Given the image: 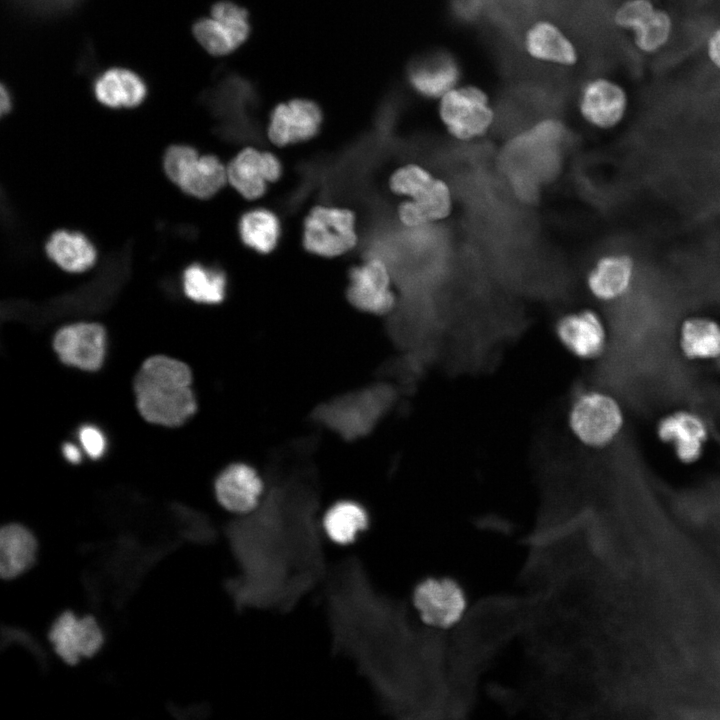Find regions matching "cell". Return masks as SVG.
I'll return each instance as SVG.
<instances>
[{
  "mask_svg": "<svg viewBox=\"0 0 720 720\" xmlns=\"http://www.w3.org/2000/svg\"><path fill=\"white\" fill-rule=\"evenodd\" d=\"M543 599L540 589L526 595L495 594L466 610L448 645V718L471 712L481 675L509 642L525 633Z\"/></svg>",
  "mask_w": 720,
  "mask_h": 720,
  "instance_id": "1",
  "label": "cell"
},
{
  "mask_svg": "<svg viewBox=\"0 0 720 720\" xmlns=\"http://www.w3.org/2000/svg\"><path fill=\"white\" fill-rule=\"evenodd\" d=\"M192 372L184 362L155 355L146 359L134 380L136 404L148 422L177 427L197 410Z\"/></svg>",
  "mask_w": 720,
  "mask_h": 720,
  "instance_id": "2",
  "label": "cell"
},
{
  "mask_svg": "<svg viewBox=\"0 0 720 720\" xmlns=\"http://www.w3.org/2000/svg\"><path fill=\"white\" fill-rule=\"evenodd\" d=\"M437 115L448 136L464 143L487 135L495 122L488 94L474 85H458L443 95L438 100Z\"/></svg>",
  "mask_w": 720,
  "mask_h": 720,
  "instance_id": "3",
  "label": "cell"
},
{
  "mask_svg": "<svg viewBox=\"0 0 720 720\" xmlns=\"http://www.w3.org/2000/svg\"><path fill=\"white\" fill-rule=\"evenodd\" d=\"M163 166L173 183L196 198H210L228 183L227 167L216 156L200 155L188 145L170 146Z\"/></svg>",
  "mask_w": 720,
  "mask_h": 720,
  "instance_id": "4",
  "label": "cell"
},
{
  "mask_svg": "<svg viewBox=\"0 0 720 720\" xmlns=\"http://www.w3.org/2000/svg\"><path fill=\"white\" fill-rule=\"evenodd\" d=\"M570 424L584 444L603 448L621 434L625 426V412L612 395L602 391H588L575 400Z\"/></svg>",
  "mask_w": 720,
  "mask_h": 720,
  "instance_id": "5",
  "label": "cell"
},
{
  "mask_svg": "<svg viewBox=\"0 0 720 720\" xmlns=\"http://www.w3.org/2000/svg\"><path fill=\"white\" fill-rule=\"evenodd\" d=\"M302 242L315 255L337 257L358 242L355 213L348 208L318 205L304 219Z\"/></svg>",
  "mask_w": 720,
  "mask_h": 720,
  "instance_id": "6",
  "label": "cell"
},
{
  "mask_svg": "<svg viewBox=\"0 0 720 720\" xmlns=\"http://www.w3.org/2000/svg\"><path fill=\"white\" fill-rule=\"evenodd\" d=\"M413 603L423 622L436 629L457 625L467 610L462 584L453 577H426L413 590Z\"/></svg>",
  "mask_w": 720,
  "mask_h": 720,
  "instance_id": "7",
  "label": "cell"
},
{
  "mask_svg": "<svg viewBox=\"0 0 720 720\" xmlns=\"http://www.w3.org/2000/svg\"><path fill=\"white\" fill-rule=\"evenodd\" d=\"M655 435L660 443L671 448L680 464L691 466L703 458L710 439V429L701 414L679 408L657 420Z\"/></svg>",
  "mask_w": 720,
  "mask_h": 720,
  "instance_id": "8",
  "label": "cell"
},
{
  "mask_svg": "<svg viewBox=\"0 0 720 720\" xmlns=\"http://www.w3.org/2000/svg\"><path fill=\"white\" fill-rule=\"evenodd\" d=\"M629 107L626 90L616 81L597 77L584 83L577 99L580 118L589 127L609 131L625 119Z\"/></svg>",
  "mask_w": 720,
  "mask_h": 720,
  "instance_id": "9",
  "label": "cell"
},
{
  "mask_svg": "<svg viewBox=\"0 0 720 720\" xmlns=\"http://www.w3.org/2000/svg\"><path fill=\"white\" fill-rule=\"evenodd\" d=\"M346 296L360 311L375 315L391 312L396 304V295L385 262L371 258L354 266L349 272Z\"/></svg>",
  "mask_w": 720,
  "mask_h": 720,
  "instance_id": "10",
  "label": "cell"
},
{
  "mask_svg": "<svg viewBox=\"0 0 720 720\" xmlns=\"http://www.w3.org/2000/svg\"><path fill=\"white\" fill-rule=\"evenodd\" d=\"M462 68L456 56L446 50H433L415 57L407 66L410 88L420 97L439 100L459 85Z\"/></svg>",
  "mask_w": 720,
  "mask_h": 720,
  "instance_id": "11",
  "label": "cell"
},
{
  "mask_svg": "<svg viewBox=\"0 0 720 720\" xmlns=\"http://www.w3.org/2000/svg\"><path fill=\"white\" fill-rule=\"evenodd\" d=\"M53 347L64 364L86 371H96L105 358V329L98 323L79 322L66 325L56 332Z\"/></svg>",
  "mask_w": 720,
  "mask_h": 720,
  "instance_id": "12",
  "label": "cell"
},
{
  "mask_svg": "<svg viewBox=\"0 0 720 720\" xmlns=\"http://www.w3.org/2000/svg\"><path fill=\"white\" fill-rule=\"evenodd\" d=\"M282 174L280 160L271 152L245 147L227 166L228 183L245 199L261 198Z\"/></svg>",
  "mask_w": 720,
  "mask_h": 720,
  "instance_id": "13",
  "label": "cell"
},
{
  "mask_svg": "<svg viewBox=\"0 0 720 720\" xmlns=\"http://www.w3.org/2000/svg\"><path fill=\"white\" fill-rule=\"evenodd\" d=\"M636 277V262L626 252H608L600 255L585 274L588 293L602 303H613L624 298L632 289Z\"/></svg>",
  "mask_w": 720,
  "mask_h": 720,
  "instance_id": "14",
  "label": "cell"
},
{
  "mask_svg": "<svg viewBox=\"0 0 720 720\" xmlns=\"http://www.w3.org/2000/svg\"><path fill=\"white\" fill-rule=\"evenodd\" d=\"M322 119L320 107L311 100L293 99L280 103L271 112L268 139L277 147L307 141L319 132Z\"/></svg>",
  "mask_w": 720,
  "mask_h": 720,
  "instance_id": "15",
  "label": "cell"
},
{
  "mask_svg": "<svg viewBox=\"0 0 720 720\" xmlns=\"http://www.w3.org/2000/svg\"><path fill=\"white\" fill-rule=\"evenodd\" d=\"M49 639L58 656L68 664H76L81 657L93 656L102 646L104 637L91 616L77 617L64 612L51 626Z\"/></svg>",
  "mask_w": 720,
  "mask_h": 720,
  "instance_id": "16",
  "label": "cell"
},
{
  "mask_svg": "<svg viewBox=\"0 0 720 720\" xmlns=\"http://www.w3.org/2000/svg\"><path fill=\"white\" fill-rule=\"evenodd\" d=\"M561 343L578 357L593 359L605 350L608 332L601 315L583 308L569 312L558 319L555 326Z\"/></svg>",
  "mask_w": 720,
  "mask_h": 720,
  "instance_id": "17",
  "label": "cell"
},
{
  "mask_svg": "<svg viewBox=\"0 0 720 720\" xmlns=\"http://www.w3.org/2000/svg\"><path fill=\"white\" fill-rule=\"evenodd\" d=\"M91 88L96 101L111 109L135 108L148 94V85L140 74L118 66L96 74Z\"/></svg>",
  "mask_w": 720,
  "mask_h": 720,
  "instance_id": "18",
  "label": "cell"
},
{
  "mask_svg": "<svg viewBox=\"0 0 720 720\" xmlns=\"http://www.w3.org/2000/svg\"><path fill=\"white\" fill-rule=\"evenodd\" d=\"M214 488L216 498L224 508L246 513L256 507L263 491V482L250 465L234 463L217 476Z\"/></svg>",
  "mask_w": 720,
  "mask_h": 720,
  "instance_id": "19",
  "label": "cell"
},
{
  "mask_svg": "<svg viewBox=\"0 0 720 720\" xmlns=\"http://www.w3.org/2000/svg\"><path fill=\"white\" fill-rule=\"evenodd\" d=\"M454 210V195L449 183L438 177L434 185L421 197L403 199L397 217L407 228H420L447 220Z\"/></svg>",
  "mask_w": 720,
  "mask_h": 720,
  "instance_id": "20",
  "label": "cell"
},
{
  "mask_svg": "<svg viewBox=\"0 0 720 720\" xmlns=\"http://www.w3.org/2000/svg\"><path fill=\"white\" fill-rule=\"evenodd\" d=\"M524 47L530 57L544 63L572 66L578 60L574 43L556 24L546 20L528 28Z\"/></svg>",
  "mask_w": 720,
  "mask_h": 720,
  "instance_id": "21",
  "label": "cell"
},
{
  "mask_svg": "<svg viewBox=\"0 0 720 720\" xmlns=\"http://www.w3.org/2000/svg\"><path fill=\"white\" fill-rule=\"evenodd\" d=\"M678 347L691 361L720 359V321L708 315H689L678 327Z\"/></svg>",
  "mask_w": 720,
  "mask_h": 720,
  "instance_id": "22",
  "label": "cell"
},
{
  "mask_svg": "<svg viewBox=\"0 0 720 720\" xmlns=\"http://www.w3.org/2000/svg\"><path fill=\"white\" fill-rule=\"evenodd\" d=\"M201 100L215 115L224 116L255 106L259 93L251 80L227 73L202 94Z\"/></svg>",
  "mask_w": 720,
  "mask_h": 720,
  "instance_id": "23",
  "label": "cell"
},
{
  "mask_svg": "<svg viewBox=\"0 0 720 720\" xmlns=\"http://www.w3.org/2000/svg\"><path fill=\"white\" fill-rule=\"evenodd\" d=\"M37 542L20 524H8L0 532V574L12 579L29 569L36 557Z\"/></svg>",
  "mask_w": 720,
  "mask_h": 720,
  "instance_id": "24",
  "label": "cell"
},
{
  "mask_svg": "<svg viewBox=\"0 0 720 720\" xmlns=\"http://www.w3.org/2000/svg\"><path fill=\"white\" fill-rule=\"evenodd\" d=\"M46 252L58 266L68 272L85 271L96 260V251L91 242L81 233L66 230L50 236Z\"/></svg>",
  "mask_w": 720,
  "mask_h": 720,
  "instance_id": "25",
  "label": "cell"
},
{
  "mask_svg": "<svg viewBox=\"0 0 720 720\" xmlns=\"http://www.w3.org/2000/svg\"><path fill=\"white\" fill-rule=\"evenodd\" d=\"M238 231L242 242L260 253H270L278 244L281 225L277 215L266 208L245 212L239 220Z\"/></svg>",
  "mask_w": 720,
  "mask_h": 720,
  "instance_id": "26",
  "label": "cell"
},
{
  "mask_svg": "<svg viewBox=\"0 0 720 720\" xmlns=\"http://www.w3.org/2000/svg\"><path fill=\"white\" fill-rule=\"evenodd\" d=\"M226 285L225 273L217 267L192 264L183 273L184 293L198 303H221L226 295Z\"/></svg>",
  "mask_w": 720,
  "mask_h": 720,
  "instance_id": "27",
  "label": "cell"
},
{
  "mask_svg": "<svg viewBox=\"0 0 720 720\" xmlns=\"http://www.w3.org/2000/svg\"><path fill=\"white\" fill-rule=\"evenodd\" d=\"M368 514L358 503L340 501L325 514L323 524L327 535L336 543L348 544L354 541L360 531L368 525Z\"/></svg>",
  "mask_w": 720,
  "mask_h": 720,
  "instance_id": "28",
  "label": "cell"
},
{
  "mask_svg": "<svg viewBox=\"0 0 720 720\" xmlns=\"http://www.w3.org/2000/svg\"><path fill=\"white\" fill-rule=\"evenodd\" d=\"M191 30L200 46L213 56L227 55L241 45L232 30L212 16L198 18Z\"/></svg>",
  "mask_w": 720,
  "mask_h": 720,
  "instance_id": "29",
  "label": "cell"
},
{
  "mask_svg": "<svg viewBox=\"0 0 720 720\" xmlns=\"http://www.w3.org/2000/svg\"><path fill=\"white\" fill-rule=\"evenodd\" d=\"M436 176L418 163H406L395 169L389 177L390 191L403 199L414 200L425 194L435 183Z\"/></svg>",
  "mask_w": 720,
  "mask_h": 720,
  "instance_id": "30",
  "label": "cell"
},
{
  "mask_svg": "<svg viewBox=\"0 0 720 720\" xmlns=\"http://www.w3.org/2000/svg\"><path fill=\"white\" fill-rule=\"evenodd\" d=\"M673 32L672 17L663 9L655 11L633 31L635 47L642 53L653 54L664 48Z\"/></svg>",
  "mask_w": 720,
  "mask_h": 720,
  "instance_id": "31",
  "label": "cell"
},
{
  "mask_svg": "<svg viewBox=\"0 0 720 720\" xmlns=\"http://www.w3.org/2000/svg\"><path fill=\"white\" fill-rule=\"evenodd\" d=\"M23 14L38 19L56 18L73 12L84 0H9Z\"/></svg>",
  "mask_w": 720,
  "mask_h": 720,
  "instance_id": "32",
  "label": "cell"
},
{
  "mask_svg": "<svg viewBox=\"0 0 720 720\" xmlns=\"http://www.w3.org/2000/svg\"><path fill=\"white\" fill-rule=\"evenodd\" d=\"M211 16L227 25L243 43L250 33L248 12L245 8L228 0H221L211 7Z\"/></svg>",
  "mask_w": 720,
  "mask_h": 720,
  "instance_id": "33",
  "label": "cell"
},
{
  "mask_svg": "<svg viewBox=\"0 0 720 720\" xmlns=\"http://www.w3.org/2000/svg\"><path fill=\"white\" fill-rule=\"evenodd\" d=\"M655 9L652 0H626L616 9L614 22L619 28L633 32Z\"/></svg>",
  "mask_w": 720,
  "mask_h": 720,
  "instance_id": "34",
  "label": "cell"
},
{
  "mask_svg": "<svg viewBox=\"0 0 720 720\" xmlns=\"http://www.w3.org/2000/svg\"><path fill=\"white\" fill-rule=\"evenodd\" d=\"M78 438L85 453L92 459L101 458L107 447L104 433L95 425L85 424L79 428Z\"/></svg>",
  "mask_w": 720,
  "mask_h": 720,
  "instance_id": "35",
  "label": "cell"
},
{
  "mask_svg": "<svg viewBox=\"0 0 720 720\" xmlns=\"http://www.w3.org/2000/svg\"><path fill=\"white\" fill-rule=\"evenodd\" d=\"M706 54L710 62L720 70V27L709 35L706 42Z\"/></svg>",
  "mask_w": 720,
  "mask_h": 720,
  "instance_id": "36",
  "label": "cell"
},
{
  "mask_svg": "<svg viewBox=\"0 0 720 720\" xmlns=\"http://www.w3.org/2000/svg\"><path fill=\"white\" fill-rule=\"evenodd\" d=\"M62 454L64 458L72 463V464H78L81 462L82 459V453L81 450L77 445H75L72 442H66L62 446Z\"/></svg>",
  "mask_w": 720,
  "mask_h": 720,
  "instance_id": "37",
  "label": "cell"
},
{
  "mask_svg": "<svg viewBox=\"0 0 720 720\" xmlns=\"http://www.w3.org/2000/svg\"><path fill=\"white\" fill-rule=\"evenodd\" d=\"M13 107V98L9 87L5 84L0 88V112L1 115L8 114Z\"/></svg>",
  "mask_w": 720,
  "mask_h": 720,
  "instance_id": "38",
  "label": "cell"
}]
</instances>
